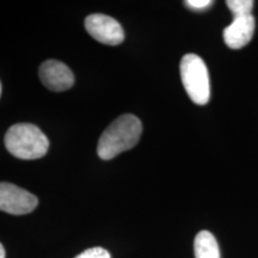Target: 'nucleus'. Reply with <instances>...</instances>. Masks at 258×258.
<instances>
[{"mask_svg":"<svg viewBox=\"0 0 258 258\" xmlns=\"http://www.w3.org/2000/svg\"><path fill=\"white\" fill-rule=\"evenodd\" d=\"M256 21L252 15L237 17L224 30V40L231 49H240L246 46L253 36Z\"/></svg>","mask_w":258,"mask_h":258,"instance_id":"obj_7","label":"nucleus"},{"mask_svg":"<svg viewBox=\"0 0 258 258\" xmlns=\"http://www.w3.org/2000/svg\"><path fill=\"white\" fill-rule=\"evenodd\" d=\"M195 258H220L218 241L211 232L201 231L194 241Z\"/></svg>","mask_w":258,"mask_h":258,"instance_id":"obj_8","label":"nucleus"},{"mask_svg":"<svg viewBox=\"0 0 258 258\" xmlns=\"http://www.w3.org/2000/svg\"><path fill=\"white\" fill-rule=\"evenodd\" d=\"M38 200L34 194L11 184L0 183V211L12 215H24L37 207Z\"/></svg>","mask_w":258,"mask_h":258,"instance_id":"obj_4","label":"nucleus"},{"mask_svg":"<svg viewBox=\"0 0 258 258\" xmlns=\"http://www.w3.org/2000/svg\"><path fill=\"white\" fill-rule=\"evenodd\" d=\"M0 95H2V84H0Z\"/></svg>","mask_w":258,"mask_h":258,"instance_id":"obj_13","label":"nucleus"},{"mask_svg":"<svg viewBox=\"0 0 258 258\" xmlns=\"http://www.w3.org/2000/svg\"><path fill=\"white\" fill-rule=\"evenodd\" d=\"M41 82L50 91L61 92L71 89L74 84L73 72L67 64L57 60H47L40 66Z\"/></svg>","mask_w":258,"mask_h":258,"instance_id":"obj_6","label":"nucleus"},{"mask_svg":"<svg viewBox=\"0 0 258 258\" xmlns=\"http://www.w3.org/2000/svg\"><path fill=\"white\" fill-rule=\"evenodd\" d=\"M76 258H111V256L103 247H92V249L85 250Z\"/></svg>","mask_w":258,"mask_h":258,"instance_id":"obj_10","label":"nucleus"},{"mask_svg":"<svg viewBox=\"0 0 258 258\" xmlns=\"http://www.w3.org/2000/svg\"><path fill=\"white\" fill-rule=\"evenodd\" d=\"M5 249L2 244H0V258H5Z\"/></svg>","mask_w":258,"mask_h":258,"instance_id":"obj_12","label":"nucleus"},{"mask_svg":"<svg viewBox=\"0 0 258 258\" xmlns=\"http://www.w3.org/2000/svg\"><path fill=\"white\" fill-rule=\"evenodd\" d=\"M143 124L137 116H120L103 132L97 146V153L103 160H110L122 152L133 148L140 140Z\"/></svg>","mask_w":258,"mask_h":258,"instance_id":"obj_1","label":"nucleus"},{"mask_svg":"<svg viewBox=\"0 0 258 258\" xmlns=\"http://www.w3.org/2000/svg\"><path fill=\"white\" fill-rule=\"evenodd\" d=\"M226 5L233 14V18L249 16L253 9L252 0H228L226 2Z\"/></svg>","mask_w":258,"mask_h":258,"instance_id":"obj_9","label":"nucleus"},{"mask_svg":"<svg viewBox=\"0 0 258 258\" xmlns=\"http://www.w3.org/2000/svg\"><path fill=\"white\" fill-rule=\"evenodd\" d=\"M180 78L186 93L194 103L207 104L211 98L209 74L205 61L196 54H186L180 61Z\"/></svg>","mask_w":258,"mask_h":258,"instance_id":"obj_3","label":"nucleus"},{"mask_svg":"<svg viewBox=\"0 0 258 258\" xmlns=\"http://www.w3.org/2000/svg\"><path fill=\"white\" fill-rule=\"evenodd\" d=\"M5 146L18 159H40L48 152L49 141L41 129L31 123H17L9 128Z\"/></svg>","mask_w":258,"mask_h":258,"instance_id":"obj_2","label":"nucleus"},{"mask_svg":"<svg viewBox=\"0 0 258 258\" xmlns=\"http://www.w3.org/2000/svg\"><path fill=\"white\" fill-rule=\"evenodd\" d=\"M85 29L101 43L117 46L124 40V31L115 18L106 15L93 14L85 19Z\"/></svg>","mask_w":258,"mask_h":258,"instance_id":"obj_5","label":"nucleus"},{"mask_svg":"<svg viewBox=\"0 0 258 258\" xmlns=\"http://www.w3.org/2000/svg\"><path fill=\"white\" fill-rule=\"evenodd\" d=\"M186 8L194 10V11H205L214 4L212 0H188L184 2Z\"/></svg>","mask_w":258,"mask_h":258,"instance_id":"obj_11","label":"nucleus"}]
</instances>
